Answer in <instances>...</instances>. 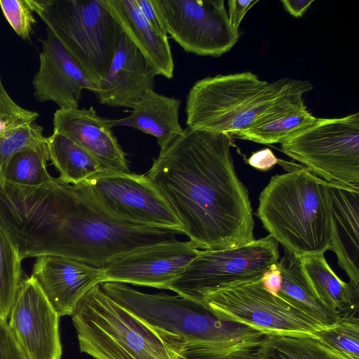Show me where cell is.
<instances>
[{"label":"cell","mask_w":359,"mask_h":359,"mask_svg":"<svg viewBox=\"0 0 359 359\" xmlns=\"http://www.w3.org/2000/svg\"><path fill=\"white\" fill-rule=\"evenodd\" d=\"M0 225L22 260L57 255L101 269L123 254L184 235L181 229L115 219L92 201L79 184L54 177L33 187L0 179Z\"/></svg>","instance_id":"6da1fadb"},{"label":"cell","mask_w":359,"mask_h":359,"mask_svg":"<svg viewBox=\"0 0 359 359\" xmlns=\"http://www.w3.org/2000/svg\"><path fill=\"white\" fill-rule=\"evenodd\" d=\"M232 139L187 127L160 150L147 175L198 249L255 240L252 208L233 165Z\"/></svg>","instance_id":"7a4b0ae2"},{"label":"cell","mask_w":359,"mask_h":359,"mask_svg":"<svg viewBox=\"0 0 359 359\" xmlns=\"http://www.w3.org/2000/svg\"><path fill=\"white\" fill-rule=\"evenodd\" d=\"M313 88L307 80L282 78L268 82L250 72L205 77L187 95V127L231 135L304 100Z\"/></svg>","instance_id":"3957f363"},{"label":"cell","mask_w":359,"mask_h":359,"mask_svg":"<svg viewBox=\"0 0 359 359\" xmlns=\"http://www.w3.org/2000/svg\"><path fill=\"white\" fill-rule=\"evenodd\" d=\"M278 163L288 172L271 178L256 215L284 249L299 257L325 254L332 237L330 183L302 165Z\"/></svg>","instance_id":"277c9868"},{"label":"cell","mask_w":359,"mask_h":359,"mask_svg":"<svg viewBox=\"0 0 359 359\" xmlns=\"http://www.w3.org/2000/svg\"><path fill=\"white\" fill-rule=\"evenodd\" d=\"M79 349L95 359H178L183 345L142 321L97 284L72 315Z\"/></svg>","instance_id":"5b68a950"},{"label":"cell","mask_w":359,"mask_h":359,"mask_svg":"<svg viewBox=\"0 0 359 359\" xmlns=\"http://www.w3.org/2000/svg\"><path fill=\"white\" fill-rule=\"evenodd\" d=\"M100 286L116 303L183 345L229 348L260 341L267 334L243 323L222 319L204 303L178 294L144 293L115 282H104Z\"/></svg>","instance_id":"8992f818"},{"label":"cell","mask_w":359,"mask_h":359,"mask_svg":"<svg viewBox=\"0 0 359 359\" xmlns=\"http://www.w3.org/2000/svg\"><path fill=\"white\" fill-rule=\"evenodd\" d=\"M86 76L98 86L123 33L105 0H27Z\"/></svg>","instance_id":"52a82bcc"},{"label":"cell","mask_w":359,"mask_h":359,"mask_svg":"<svg viewBox=\"0 0 359 359\" xmlns=\"http://www.w3.org/2000/svg\"><path fill=\"white\" fill-rule=\"evenodd\" d=\"M280 144L285 155L340 187L359 189V114L316 118Z\"/></svg>","instance_id":"ba28073f"},{"label":"cell","mask_w":359,"mask_h":359,"mask_svg":"<svg viewBox=\"0 0 359 359\" xmlns=\"http://www.w3.org/2000/svg\"><path fill=\"white\" fill-rule=\"evenodd\" d=\"M279 259L278 243L269 234L231 248L199 250L167 290L203 303L215 291L261 279Z\"/></svg>","instance_id":"9c48e42d"},{"label":"cell","mask_w":359,"mask_h":359,"mask_svg":"<svg viewBox=\"0 0 359 359\" xmlns=\"http://www.w3.org/2000/svg\"><path fill=\"white\" fill-rule=\"evenodd\" d=\"M203 303L222 319L266 332L315 335L323 328L298 307L269 293L261 279L215 291L207 295Z\"/></svg>","instance_id":"30bf717a"},{"label":"cell","mask_w":359,"mask_h":359,"mask_svg":"<svg viewBox=\"0 0 359 359\" xmlns=\"http://www.w3.org/2000/svg\"><path fill=\"white\" fill-rule=\"evenodd\" d=\"M167 34L186 52L220 57L239 39L224 0H152Z\"/></svg>","instance_id":"8fae6325"},{"label":"cell","mask_w":359,"mask_h":359,"mask_svg":"<svg viewBox=\"0 0 359 359\" xmlns=\"http://www.w3.org/2000/svg\"><path fill=\"white\" fill-rule=\"evenodd\" d=\"M79 184L92 201L115 219L182 229L174 212L145 175L104 171Z\"/></svg>","instance_id":"7c38bea8"},{"label":"cell","mask_w":359,"mask_h":359,"mask_svg":"<svg viewBox=\"0 0 359 359\" xmlns=\"http://www.w3.org/2000/svg\"><path fill=\"white\" fill-rule=\"evenodd\" d=\"M60 317L34 277L23 279L8 323L26 359H61Z\"/></svg>","instance_id":"4fadbf2b"},{"label":"cell","mask_w":359,"mask_h":359,"mask_svg":"<svg viewBox=\"0 0 359 359\" xmlns=\"http://www.w3.org/2000/svg\"><path fill=\"white\" fill-rule=\"evenodd\" d=\"M191 241H175L137 249L111 260L103 267L104 282L167 290L197 256Z\"/></svg>","instance_id":"5bb4252c"},{"label":"cell","mask_w":359,"mask_h":359,"mask_svg":"<svg viewBox=\"0 0 359 359\" xmlns=\"http://www.w3.org/2000/svg\"><path fill=\"white\" fill-rule=\"evenodd\" d=\"M39 66L32 80L34 97L62 107H79L82 91L93 93L92 83L56 36L48 28L41 40Z\"/></svg>","instance_id":"9a60e30c"},{"label":"cell","mask_w":359,"mask_h":359,"mask_svg":"<svg viewBox=\"0 0 359 359\" xmlns=\"http://www.w3.org/2000/svg\"><path fill=\"white\" fill-rule=\"evenodd\" d=\"M114 119L100 116L93 107H62L53 114V133L71 139L90 153L105 171L129 173L126 154L112 131Z\"/></svg>","instance_id":"2e32d148"},{"label":"cell","mask_w":359,"mask_h":359,"mask_svg":"<svg viewBox=\"0 0 359 359\" xmlns=\"http://www.w3.org/2000/svg\"><path fill=\"white\" fill-rule=\"evenodd\" d=\"M31 276L60 316H71L81 298L103 280L102 269L57 255L36 257Z\"/></svg>","instance_id":"e0dca14e"},{"label":"cell","mask_w":359,"mask_h":359,"mask_svg":"<svg viewBox=\"0 0 359 359\" xmlns=\"http://www.w3.org/2000/svg\"><path fill=\"white\" fill-rule=\"evenodd\" d=\"M155 76L142 53L123 32L107 74L93 93L101 104L133 109L147 91L154 90Z\"/></svg>","instance_id":"ac0fdd59"},{"label":"cell","mask_w":359,"mask_h":359,"mask_svg":"<svg viewBox=\"0 0 359 359\" xmlns=\"http://www.w3.org/2000/svg\"><path fill=\"white\" fill-rule=\"evenodd\" d=\"M332 237L330 250L349 283L359 289V189L330 184Z\"/></svg>","instance_id":"d6986e66"},{"label":"cell","mask_w":359,"mask_h":359,"mask_svg":"<svg viewBox=\"0 0 359 359\" xmlns=\"http://www.w3.org/2000/svg\"><path fill=\"white\" fill-rule=\"evenodd\" d=\"M123 33L142 53L155 75L173 77L174 60L168 38L145 19L135 0H105Z\"/></svg>","instance_id":"ffe728a7"},{"label":"cell","mask_w":359,"mask_h":359,"mask_svg":"<svg viewBox=\"0 0 359 359\" xmlns=\"http://www.w3.org/2000/svg\"><path fill=\"white\" fill-rule=\"evenodd\" d=\"M181 102L154 90H148L132 109L129 116L114 119L115 127H132L152 135L162 149L183 132L179 122Z\"/></svg>","instance_id":"44dd1931"},{"label":"cell","mask_w":359,"mask_h":359,"mask_svg":"<svg viewBox=\"0 0 359 359\" xmlns=\"http://www.w3.org/2000/svg\"><path fill=\"white\" fill-rule=\"evenodd\" d=\"M278 265L282 285L277 296L307 313L323 327L335 325L341 318L318 297L304 273L301 257L284 249Z\"/></svg>","instance_id":"7402d4cb"},{"label":"cell","mask_w":359,"mask_h":359,"mask_svg":"<svg viewBox=\"0 0 359 359\" xmlns=\"http://www.w3.org/2000/svg\"><path fill=\"white\" fill-rule=\"evenodd\" d=\"M304 273L320 300L342 317L358 311L359 289L339 278L327 264L324 254L301 257Z\"/></svg>","instance_id":"603a6c76"},{"label":"cell","mask_w":359,"mask_h":359,"mask_svg":"<svg viewBox=\"0 0 359 359\" xmlns=\"http://www.w3.org/2000/svg\"><path fill=\"white\" fill-rule=\"evenodd\" d=\"M316 119V117L307 109L304 99L293 102L261 118L248 128L229 135L232 138L264 144L281 143L291 134L312 124Z\"/></svg>","instance_id":"cb8c5ba5"},{"label":"cell","mask_w":359,"mask_h":359,"mask_svg":"<svg viewBox=\"0 0 359 359\" xmlns=\"http://www.w3.org/2000/svg\"><path fill=\"white\" fill-rule=\"evenodd\" d=\"M47 143L50 161L65 183L81 184L105 171L90 153L66 136L53 133Z\"/></svg>","instance_id":"d4e9b609"},{"label":"cell","mask_w":359,"mask_h":359,"mask_svg":"<svg viewBox=\"0 0 359 359\" xmlns=\"http://www.w3.org/2000/svg\"><path fill=\"white\" fill-rule=\"evenodd\" d=\"M257 359H345L315 336L268 332L256 347Z\"/></svg>","instance_id":"484cf974"},{"label":"cell","mask_w":359,"mask_h":359,"mask_svg":"<svg viewBox=\"0 0 359 359\" xmlns=\"http://www.w3.org/2000/svg\"><path fill=\"white\" fill-rule=\"evenodd\" d=\"M50 161L46 141L14 155L0 172V179L16 185L38 186L47 182L52 176L47 167Z\"/></svg>","instance_id":"4316f807"},{"label":"cell","mask_w":359,"mask_h":359,"mask_svg":"<svg viewBox=\"0 0 359 359\" xmlns=\"http://www.w3.org/2000/svg\"><path fill=\"white\" fill-rule=\"evenodd\" d=\"M22 262L14 242L0 225V318L4 320L22 280Z\"/></svg>","instance_id":"83f0119b"},{"label":"cell","mask_w":359,"mask_h":359,"mask_svg":"<svg viewBox=\"0 0 359 359\" xmlns=\"http://www.w3.org/2000/svg\"><path fill=\"white\" fill-rule=\"evenodd\" d=\"M315 336L345 359H359V319L355 314L341 317L335 325L320 329Z\"/></svg>","instance_id":"f1b7e54d"},{"label":"cell","mask_w":359,"mask_h":359,"mask_svg":"<svg viewBox=\"0 0 359 359\" xmlns=\"http://www.w3.org/2000/svg\"><path fill=\"white\" fill-rule=\"evenodd\" d=\"M43 128L36 122L22 126L0 137V172L18 152L46 141Z\"/></svg>","instance_id":"f546056e"},{"label":"cell","mask_w":359,"mask_h":359,"mask_svg":"<svg viewBox=\"0 0 359 359\" xmlns=\"http://www.w3.org/2000/svg\"><path fill=\"white\" fill-rule=\"evenodd\" d=\"M262 340L223 348L184 345L178 353V359H257L256 347Z\"/></svg>","instance_id":"4dcf8cb0"},{"label":"cell","mask_w":359,"mask_h":359,"mask_svg":"<svg viewBox=\"0 0 359 359\" xmlns=\"http://www.w3.org/2000/svg\"><path fill=\"white\" fill-rule=\"evenodd\" d=\"M37 111L18 105L6 90L0 74V137L22 126L36 122Z\"/></svg>","instance_id":"1f68e13d"},{"label":"cell","mask_w":359,"mask_h":359,"mask_svg":"<svg viewBox=\"0 0 359 359\" xmlns=\"http://www.w3.org/2000/svg\"><path fill=\"white\" fill-rule=\"evenodd\" d=\"M0 8L17 35L29 41L34 32L33 26L37 22L27 0H0Z\"/></svg>","instance_id":"d6a6232c"},{"label":"cell","mask_w":359,"mask_h":359,"mask_svg":"<svg viewBox=\"0 0 359 359\" xmlns=\"http://www.w3.org/2000/svg\"><path fill=\"white\" fill-rule=\"evenodd\" d=\"M0 359H26L8 320L0 318Z\"/></svg>","instance_id":"836d02e7"},{"label":"cell","mask_w":359,"mask_h":359,"mask_svg":"<svg viewBox=\"0 0 359 359\" xmlns=\"http://www.w3.org/2000/svg\"><path fill=\"white\" fill-rule=\"evenodd\" d=\"M258 1L259 0H230L228 1V17L233 29L238 30L245 15Z\"/></svg>","instance_id":"e575fe53"},{"label":"cell","mask_w":359,"mask_h":359,"mask_svg":"<svg viewBox=\"0 0 359 359\" xmlns=\"http://www.w3.org/2000/svg\"><path fill=\"white\" fill-rule=\"evenodd\" d=\"M246 162L257 170L266 171L278 163V158L270 149L265 148L252 153Z\"/></svg>","instance_id":"d590c367"},{"label":"cell","mask_w":359,"mask_h":359,"mask_svg":"<svg viewBox=\"0 0 359 359\" xmlns=\"http://www.w3.org/2000/svg\"><path fill=\"white\" fill-rule=\"evenodd\" d=\"M261 281L264 289L269 293L274 296L278 294L282 285V275L278 262L271 265L262 276Z\"/></svg>","instance_id":"8d00e7d4"},{"label":"cell","mask_w":359,"mask_h":359,"mask_svg":"<svg viewBox=\"0 0 359 359\" xmlns=\"http://www.w3.org/2000/svg\"><path fill=\"white\" fill-rule=\"evenodd\" d=\"M145 19L159 34L168 36L154 8L152 0H135Z\"/></svg>","instance_id":"74e56055"},{"label":"cell","mask_w":359,"mask_h":359,"mask_svg":"<svg viewBox=\"0 0 359 359\" xmlns=\"http://www.w3.org/2000/svg\"><path fill=\"white\" fill-rule=\"evenodd\" d=\"M313 0H282L284 8L294 18L302 17Z\"/></svg>","instance_id":"f35d334b"}]
</instances>
